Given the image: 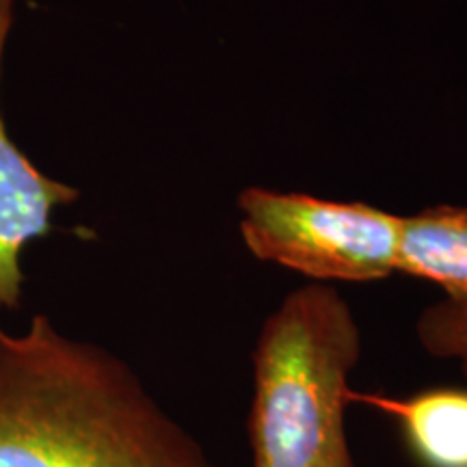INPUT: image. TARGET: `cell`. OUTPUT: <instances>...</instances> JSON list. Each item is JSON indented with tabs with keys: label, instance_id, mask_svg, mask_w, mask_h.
I'll return each instance as SVG.
<instances>
[{
	"label": "cell",
	"instance_id": "obj_1",
	"mask_svg": "<svg viewBox=\"0 0 467 467\" xmlns=\"http://www.w3.org/2000/svg\"><path fill=\"white\" fill-rule=\"evenodd\" d=\"M0 467H219L100 344L46 314L0 327Z\"/></svg>",
	"mask_w": 467,
	"mask_h": 467
},
{
	"label": "cell",
	"instance_id": "obj_2",
	"mask_svg": "<svg viewBox=\"0 0 467 467\" xmlns=\"http://www.w3.org/2000/svg\"><path fill=\"white\" fill-rule=\"evenodd\" d=\"M359 359L358 317L334 285L288 292L260 325L251 353V467H358L347 409Z\"/></svg>",
	"mask_w": 467,
	"mask_h": 467
},
{
	"label": "cell",
	"instance_id": "obj_3",
	"mask_svg": "<svg viewBox=\"0 0 467 467\" xmlns=\"http://www.w3.org/2000/svg\"><path fill=\"white\" fill-rule=\"evenodd\" d=\"M238 210L243 241L255 258L317 284L379 282L396 273L399 214L265 186L244 189Z\"/></svg>",
	"mask_w": 467,
	"mask_h": 467
},
{
	"label": "cell",
	"instance_id": "obj_4",
	"mask_svg": "<svg viewBox=\"0 0 467 467\" xmlns=\"http://www.w3.org/2000/svg\"><path fill=\"white\" fill-rule=\"evenodd\" d=\"M16 3L0 0V78ZM78 197L76 186L50 178L20 150L0 109V314L16 312L25 299V249L48 236L57 210L72 206Z\"/></svg>",
	"mask_w": 467,
	"mask_h": 467
},
{
	"label": "cell",
	"instance_id": "obj_5",
	"mask_svg": "<svg viewBox=\"0 0 467 467\" xmlns=\"http://www.w3.org/2000/svg\"><path fill=\"white\" fill-rule=\"evenodd\" d=\"M350 400L375 407L392 420L420 467H467V389L431 388L409 396L353 389Z\"/></svg>",
	"mask_w": 467,
	"mask_h": 467
},
{
	"label": "cell",
	"instance_id": "obj_6",
	"mask_svg": "<svg viewBox=\"0 0 467 467\" xmlns=\"http://www.w3.org/2000/svg\"><path fill=\"white\" fill-rule=\"evenodd\" d=\"M396 273L440 285L443 299L467 303V208L433 206L402 217Z\"/></svg>",
	"mask_w": 467,
	"mask_h": 467
},
{
	"label": "cell",
	"instance_id": "obj_7",
	"mask_svg": "<svg viewBox=\"0 0 467 467\" xmlns=\"http://www.w3.org/2000/svg\"><path fill=\"white\" fill-rule=\"evenodd\" d=\"M424 353L457 364L467 381V303L441 299L426 306L413 325Z\"/></svg>",
	"mask_w": 467,
	"mask_h": 467
}]
</instances>
